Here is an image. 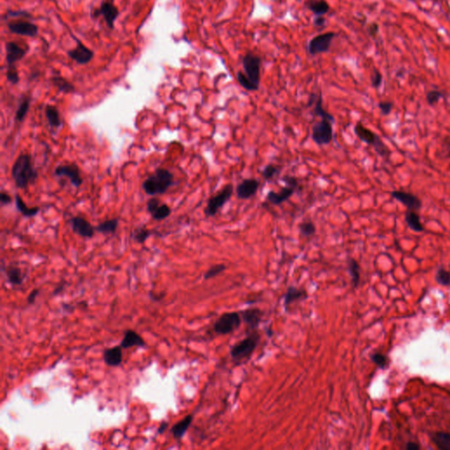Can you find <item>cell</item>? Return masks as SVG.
<instances>
[{
  "label": "cell",
  "instance_id": "6da1fadb",
  "mask_svg": "<svg viewBox=\"0 0 450 450\" xmlns=\"http://www.w3.org/2000/svg\"><path fill=\"white\" fill-rule=\"evenodd\" d=\"M12 177L18 189H26L29 184L35 181L38 173L33 166L30 155L21 154L17 157L12 168Z\"/></svg>",
  "mask_w": 450,
  "mask_h": 450
},
{
  "label": "cell",
  "instance_id": "7a4b0ae2",
  "mask_svg": "<svg viewBox=\"0 0 450 450\" xmlns=\"http://www.w3.org/2000/svg\"><path fill=\"white\" fill-rule=\"evenodd\" d=\"M174 184L173 174L165 168L156 169L153 174L149 176L142 183V189L149 195H156L166 193Z\"/></svg>",
  "mask_w": 450,
  "mask_h": 450
},
{
  "label": "cell",
  "instance_id": "3957f363",
  "mask_svg": "<svg viewBox=\"0 0 450 450\" xmlns=\"http://www.w3.org/2000/svg\"><path fill=\"white\" fill-rule=\"evenodd\" d=\"M260 341V335L253 331L246 338L233 345L230 348L231 358L237 363H241L248 361L253 355Z\"/></svg>",
  "mask_w": 450,
  "mask_h": 450
},
{
  "label": "cell",
  "instance_id": "277c9868",
  "mask_svg": "<svg viewBox=\"0 0 450 450\" xmlns=\"http://www.w3.org/2000/svg\"><path fill=\"white\" fill-rule=\"evenodd\" d=\"M354 133L361 141L368 145H371L379 156L383 158H389L391 156V150L381 140V138L375 132H373L372 130L363 126L361 122H358L355 125Z\"/></svg>",
  "mask_w": 450,
  "mask_h": 450
},
{
  "label": "cell",
  "instance_id": "5b68a950",
  "mask_svg": "<svg viewBox=\"0 0 450 450\" xmlns=\"http://www.w3.org/2000/svg\"><path fill=\"white\" fill-rule=\"evenodd\" d=\"M234 192V188L232 184L226 185L225 188L221 189L216 195H213L208 199L207 206L204 209V214L207 217H213L216 216L217 212L230 201Z\"/></svg>",
  "mask_w": 450,
  "mask_h": 450
},
{
  "label": "cell",
  "instance_id": "8992f818",
  "mask_svg": "<svg viewBox=\"0 0 450 450\" xmlns=\"http://www.w3.org/2000/svg\"><path fill=\"white\" fill-rule=\"evenodd\" d=\"M242 323L241 314L236 312L224 313L214 325V331L218 335H227L239 329Z\"/></svg>",
  "mask_w": 450,
  "mask_h": 450
},
{
  "label": "cell",
  "instance_id": "52a82bcc",
  "mask_svg": "<svg viewBox=\"0 0 450 450\" xmlns=\"http://www.w3.org/2000/svg\"><path fill=\"white\" fill-rule=\"evenodd\" d=\"M333 122L327 119H322L312 126V138L317 145H327L333 140Z\"/></svg>",
  "mask_w": 450,
  "mask_h": 450
},
{
  "label": "cell",
  "instance_id": "ba28073f",
  "mask_svg": "<svg viewBox=\"0 0 450 450\" xmlns=\"http://www.w3.org/2000/svg\"><path fill=\"white\" fill-rule=\"evenodd\" d=\"M243 67L245 75L253 84L260 87V58L249 53L243 58Z\"/></svg>",
  "mask_w": 450,
  "mask_h": 450
},
{
  "label": "cell",
  "instance_id": "9c48e42d",
  "mask_svg": "<svg viewBox=\"0 0 450 450\" xmlns=\"http://www.w3.org/2000/svg\"><path fill=\"white\" fill-rule=\"evenodd\" d=\"M93 14L103 16L107 27L114 29L115 20L119 17V9L115 5V0H102L100 9L96 10Z\"/></svg>",
  "mask_w": 450,
  "mask_h": 450
},
{
  "label": "cell",
  "instance_id": "30bf717a",
  "mask_svg": "<svg viewBox=\"0 0 450 450\" xmlns=\"http://www.w3.org/2000/svg\"><path fill=\"white\" fill-rule=\"evenodd\" d=\"M335 37V34L332 32L325 33L313 37L309 43V52L312 55H317L329 51L331 41Z\"/></svg>",
  "mask_w": 450,
  "mask_h": 450
},
{
  "label": "cell",
  "instance_id": "8fae6325",
  "mask_svg": "<svg viewBox=\"0 0 450 450\" xmlns=\"http://www.w3.org/2000/svg\"><path fill=\"white\" fill-rule=\"evenodd\" d=\"M55 175L57 177H67L75 188H79L83 184L80 170L75 164L57 166L55 169Z\"/></svg>",
  "mask_w": 450,
  "mask_h": 450
},
{
  "label": "cell",
  "instance_id": "7c38bea8",
  "mask_svg": "<svg viewBox=\"0 0 450 450\" xmlns=\"http://www.w3.org/2000/svg\"><path fill=\"white\" fill-rule=\"evenodd\" d=\"M391 196L396 199L398 202L402 203L404 207L407 208L408 210L417 211L422 206L421 201L414 193L402 191V190H396V191L391 192Z\"/></svg>",
  "mask_w": 450,
  "mask_h": 450
},
{
  "label": "cell",
  "instance_id": "4fadbf2b",
  "mask_svg": "<svg viewBox=\"0 0 450 450\" xmlns=\"http://www.w3.org/2000/svg\"><path fill=\"white\" fill-rule=\"evenodd\" d=\"M5 51H6L7 66H12V65H15L16 62L22 59L24 56L27 55L28 47L26 45L23 46L16 42H6Z\"/></svg>",
  "mask_w": 450,
  "mask_h": 450
},
{
  "label": "cell",
  "instance_id": "5bb4252c",
  "mask_svg": "<svg viewBox=\"0 0 450 450\" xmlns=\"http://www.w3.org/2000/svg\"><path fill=\"white\" fill-rule=\"evenodd\" d=\"M69 225L71 226V230H73L74 233H76L80 237L91 239L94 235L95 227H92V225L87 220H86L84 217H81V216L72 217L69 220Z\"/></svg>",
  "mask_w": 450,
  "mask_h": 450
},
{
  "label": "cell",
  "instance_id": "9a60e30c",
  "mask_svg": "<svg viewBox=\"0 0 450 450\" xmlns=\"http://www.w3.org/2000/svg\"><path fill=\"white\" fill-rule=\"evenodd\" d=\"M147 210L152 215V218L156 221L164 220L170 216L172 213L171 208L166 203H162L156 198L149 200L147 202Z\"/></svg>",
  "mask_w": 450,
  "mask_h": 450
},
{
  "label": "cell",
  "instance_id": "2e32d148",
  "mask_svg": "<svg viewBox=\"0 0 450 450\" xmlns=\"http://www.w3.org/2000/svg\"><path fill=\"white\" fill-rule=\"evenodd\" d=\"M8 28L10 31L18 35L24 36L35 37L38 34V28L35 24L31 23L29 21L25 20H13L8 23Z\"/></svg>",
  "mask_w": 450,
  "mask_h": 450
},
{
  "label": "cell",
  "instance_id": "e0dca14e",
  "mask_svg": "<svg viewBox=\"0 0 450 450\" xmlns=\"http://www.w3.org/2000/svg\"><path fill=\"white\" fill-rule=\"evenodd\" d=\"M260 188V181L256 179H245L238 185L236 189L237 197L239 200H248L254 196Z\"/></svg>",
  "mask_w": 450,
  "mask_h": 450
},
{
  "label": "cell",
  "instance_id": "ac0fdd59",
  "mask_svg": "<svg viewBox=\"0 0 450 450\" xmlns=\"http://www.w3.org/2000/svg\"><path fill=\"white\" fill-rule=\"evenodd\" d=\"M76 41H77V46L74 50L68 52V55L79 65H87L92 59L94 53L90 49H88L86 45H84L80 41L78 40H76Z\"/></svg>",
  "mask_w": 450,
  "mask_h": 450
},
{
  "label": "cell",
  "instance_id": "d6986e66",
  "mask_svg": "<svg viewBox=\"0 0 450 450\" xmlns=\"http://www.w3.org/2000/svg\"><path fill=\"white\" fill-rule=\"evenodd\" d=\"M264 312L260 309H246L241 312V317L243 323L248 326L251 331H255L259 325L260 324Z\"/></svg>",
  "mask_w": 450,
  "mask_h": 450
},
{
  "label": "cell",
  "instance_id": "ffe728a7",
  "mask_svg": "<svg viewBox=\"0 0 450 450\" xmlns=\"http://www.w3.org/2000/svg\"><path fill=\"white\" fill-rule=\"evenodd\" d=\"M294 192L295 189L286 186V188H283L280 192L269 191L266 196V200L273 205L278 206L290 200V198L294 195Z\"/></svg>",
  "mask_w": 450,
  "mask_h": 450
},
{
  "label": "cell",
  "instance_id": "44dd1931",
  "mask_svg": "<svg viewBox=\"0 0 450 450\" xmlns=\"http://www.w3.org/2000/svg\"><path fill=\"white\" fill-rule=\"evenodd\" d=\"M307 291L303 289H300V288H296V287H290L286 294H285L284 297V306L286 310L288 311L289 308H290V305H292L293 303H296V302H300V301H303L304 299L307 298Z\"/></svg>",
  "mask_w": 450,
  "mask_h": 450
},
{
  "label": "cell",
  "instance_id": "7402d4cb",
  "mask_svg": "<svg viewBox=\"0 0 450 450\" xmlns=\"http://www.w3.org/2000/svg\"><path fill=\"white\" fill-rule=\"evenodd\" d=\"M104 361L111 367L119 366L122 363V347L121 346L104 351Z\"/></svg>",
  "mask_w": 450,
  "mask_h": 450
},
{
  "label": "cell",
  "instance_id": "603a6c76",
  "mask_svg": "<svg viewBox=\"0 0 450 450\" xmlns=\"http://www.w3.org/2000/svg\"><path fill=\"white\" fill-rule=\"evenodd\" d=\"M120 346L122 348H129L132 346H145V341L136 331L128 330L125 331L124 337Z\"/></svg>",
  "mask_w": 450,
  "mask_h": 450
},
{
  "label": "cell",
  "instance_id": "cb8c5ba5",
  "mask_svg": "<svg viewBox=\"0 0 450 450\" xmlns=\"http://www.w3.org/2000/svg\"><path fill=\"white\" fill-rule=\"evenodd\" d=\"M193 415H188L186 418H184L182 420H180L179 423L175 424L174 426L172 427L171 432L175 439L179 440L185 435L190 425L193 422Z\"/></svg>",
  "mask_w": 450,
  "mask_h": 450
},
{
  "label": "cell",
  "instance_id": "d4e9b609",
  "mask_svg": "<svg viewBox=\"0 0 450 450\" xmlns=\"http://www.w3.org/2000/svg\"><path fill=\"white\" fill-rule=\"evenodd\" d=\"M404 220L410 230H414L415 232H422L425 230L420 222V217L415 210H408L406 212Z\"/></svg>",
  "mask_w": 450,
  "mask_h": 450
},
{
  "label": "cell",
  "instance_id": "484cf974",
  "mask_svg": "<svg viewBox=\"0 0 450 450\" xmlns=\"http://www.w3.org/2000/svg\"><path fill=\"white\" fill-rule=\"evenodd\" d=\"M45 114H46V118L49 121V124L51 128L58 129L62 126L63 123H62V119L60 117L59 111L55 106L48 105L46 106Z\"/></svg>",
  "mask_w": 450,
  "mask_h": 450
},
{
  "label": "cell",
  "instance_id": "4316f807",
  "mask_svg": "<svg viewBox=\"0 0 450 450\" xmlns=\"http://www.w3.org/2000/svg\"><path fill=\"white\" fill-rule=\"evenodd\" d=\"M15 204H16V208L18 211L22 214V216H26V217L35 216L40 211V208L38 207L28 208L25 204L22 198L20 197L18 194L15 195Z\"/></svg>",
  "mask_w": 450,
  "mask_h": 450
},
{
  "label": "cell",
  "instance_id": "83f0119b",
  "mask_svg": "<svg viewBox=\"0 0 450 450\" xmlns=\"http://www.w3.org/2000/svg\"><path fill=\"white\" fill-rule=\"evenodd\" d=\"M119 225V219H110V220L104 221L95 227V230L101 232L102 234H114L117 227Z\"/></svg>",
  "mask_w": 450,
  "mask_h": 450
},
{
  "label": "cell",
  "instance_id": "f1b7e54d",
  "mask_svg": "<svg viewBox=\"0 0 450 450\" xmlns=\"http://www.w3.org/2000/svg\"><path fill=\"white\" fill-rule=\"evenodd\" d=\"M6 277L10 284L15 286H19L23 282V277L21 270L16 267H9L6 269Z\"/></svg>",
  "mask_w": 450,
  "mask_h": 450
},
{
  "label": "cell",
  "instance_id": "f546056e",
  "mask_svg": "<svg viewBox=\"0 0 450 450\" xmlns=\"http://www.w3.org/2000/svg\"><path fill=\"white\" fill-rule=\"evenodd\" d=\"M307 6L317 16H323L329 11V5L325 0H312Z\"/></svg>",
  "mask_w": 450,
  "mask_h": 450
},
{
  "label": "cell",
  "instance_id": "4dcf8cb0",
  "mask_svg": "<svg viewBox=\"0 0 450 450\" xmlns=\"http://www.w3.org/2000/svg\"><path fill=\"white\" fill-rule=\"evenodd\" d=\"M432 440L440 450H450V433L443 432L435 433L433 434Z\"/></svg>",
  "mask_w": 450,
  "mask_h": 450
},
{
  "label": "cell",
  "instance_id": "1f68e13d",
  "mask_svg": "<svg viewBox=\"0 0 450 450\" xmlns=\"http://www.w3.org/2000/svg\"><path fill=\"white\" fill-rule=\"evenodd\" d=\"M51 82L53 85L58 88L60 92H65V93H70L75 91V88L71 84L68 82L65 78H62L60 76H54L51 78Z\"/></svg>",
  "mask_w": 450,
  "mask_h": 450
},
{
  "label": "cell",
  "instance_id": "d6a6232c",
  "mask_svg": "<svg viewBox=\"0 0 450 450\" xmlns=\"http://www.w3.org/2000/svg\"><path fill=\"white\" fill-rule=\"evenodd\" d=\"M348 272H349L352 282L354 288H356L360 283L361 275H360V265L354 259L350 258L348 260Z\"/></svg>",
  "mask_w": 450,
  "mask_h": 450
},
{
  "label": "cell",
  "instance_id": "836d02e7",
  "mask_svg": "<svg viewBox=\"0 0 450 450\" xmlns=\"http://www.w3.org/2000/svg\"><path fill=\"white\" fill-rule=\"evenodd\" d=\"M313 114L315 115H317L318 117H321L322 119H327L329 121H331L332 122L335 121V119L332 115L328 113L327 111L325 110L324 106H323V98H322L321 94H319L317 98V101H316V105H315V107H314V111H313Z\"/></svg>",
  "mask_w": 450,
  "mask_h": 450
},
{
  "label": "cell",
  "instance_id": "e575fe53",
  "mask_svg": "<svg viewBox=\"0 0 450 450\" xmlns=\"http://www.w3.org/2000/svg\"><path fill=\"white\" fill-rule=\"evenodd\" d=\"M237 79H238V82H239V85L243 88L245 89L246 91H250V92H255V91H258L259 90V86L253 84L250 79H249L248 77L245 75V74L243 73L242 71H239L237 73Z\"/></svg>",
  "mask_w": 450,
  "mask_h": 450
},
{
  "label": "cell",
  "instance_id": "d590c367",
  "mask_svg": "<svg viewBox=\"0 0 450 450\" xmlns=\"http://www.w3.org/2000/svg\"><path fill=\"white\" fill-rule=\"evenodd\" d=\"M300 234L303 237L310 238L312 237L316 233V225L312 221H303L298 226Z\"/></svg>",
  "mask_w": 450,
  "mask_h": 450
},
{
  "label": "cell",
  "instance_id": "8d00e7d4",
  "mask_svg": "<svg viewBox=\"0 0 450 450\" xmlns=\"http://www.w3.org/2000/svg\"><path fill=\"white\" fill-rule=\"evenodd\" d=\"M29 107H30V99L29 98H25L20 102V104H19L18 107V110H17L16 115H15V121L17 122H20L25 119V117H26V115H27L28 110H29Z\"/></svg>",
  "mask_w": 450,
  "mask_h": 450
},
{
  "label": "cell",
  "instance_id": "74e56055",
  "mask_svg": "<svg viewBox=\"0 0 450 450\" xmlns=\"http://www.w3.org/2000/svg\"><path fill=\"white\" fill-rule=\"evenodd\" d=\"M152 234H154V231L147 230L145 228H138L132 233V238L138 243H143Z\"/></svg>",
  "mask_w": 450,
  "mask_h": 450
},
{
  "label": "cell",
  "instance_id": "f35d334b",
  "mask_svg": "<svg viewBox=\"0 0 450 450\" xmlns=\"http://www.w3.org/2000/svg\"><path fill=\"white\" fill-rule=\"evenodd\" d=\"M280 172V167L273 164L267 165L263 170H262L261 174L263 178L266 180H271L274 179L276 176L279 174Z\"/></svg>",
  "mask_w": 450,
  "mask_h": 450
},
{
  "label": "cell",
  "instance_id": "ab89813d",
  "mask_svg": "<svg viewBox=\"0 0 450 450\" xmlns=\"http://www.w3.org/2000/svg\"><path fill=\"white\" fill-rule=\"evenodd\" d=\"M227 269V267L225 264H218L215 265L210 267L205 274H204V280H209L214 277L219 276L222 273H224Z\"/></svg>",
  "mask_w": 450,
  "mask_h": 450
},
{
  "label": "cell",
  "instance_id": "60d3db41",
  "mask_svg": "<svg viewBox=\"0 0 450 450\" xmlns=\"http://www.w3.org/2000/svg\"><path fill=\"white\" fill-rule=\"evenodd\" d=\"M435 279L439 284L442 286L450 285V273L447 271L443 267H440L436 272Z\"/></svg>",
  "mask_w": 450,
  "mask_h": 450
},
{
  "label": "cell",
  "instance_id": "b9f144b4",
  "mask_svg": "<svg viewBox=\"0 0 450 450\" xmlns=\"http://www.w3.org/2000/svg\"><path fill=\"white\" fill-rule=\"evenodd\" d=\"M444 96H445L444 93L441 92V91L432 90V91L427 92L426 99H427V102L428 103V105L433 106V105L437 104L442 98H444Z\"/></svg>",
  "mask_w": 450,
  "mask_h": 450
},
{
  "label": "cell",
  "instance_id": "7bdbcfd3",
  "mask_svg": "<svg viewBox=\"0 0 450 450\" xmlns=\"http://www.w3.org/2000/svg\"><path fill=\"white\" fill-rule=\"evenodd\" d=\"M6 78L9 81L10 83L13 85H16L19 81V77H18L17 68L15 65L12 66H7V71H6Z\"/></svg>",
  "mask_w": 450,
  "mask_h": 450
},
{
  "label": "cell",
  "instance_id": "ee69618b",
  "mask_svg": "<svg viewBox=\"0 0 450 450\" xmlns=\"http://www.w3.org/2000/svg\"><path fill=\"white\" fill-rule=\"evenodd\" d=\"M370 358L372 360L373 363L377 364V366L381 368H385L388 366V358L384 354L375 353V354H371Z\"/></svg>",
  "mask_w": 450,
  "mask_h": 450
},
{
  "label": "cell",
  "instance_id": "f6af8a7d",
  "mask_svg": "<svg viewBox=\"0 0 450 450\" xmlns=\"http://www.w3.org/2000/svg\"><path fill=\"white\" fill-rule=\"evenodd\" d=\"M381 83H382V75L378 69H374L372 76H371V85L373 87L377 89L381 87Z\"/></svg>",
  "mask_w": 450,
  "mask_h": 450
},
{
  "label": "cell",
  "instance_id": "bcb514c9",
  "mask_svg": "<svg viewBox=\"0 0 450 450\" xmlns=\"http://www.w3.org/2000/svg\"><path fill=\"white\" fill-rule=\"evenodd\" d=\"M393 106L394 104L391 101H381L378 104L381 115H385V116L391 114V111L393 109Z\"/></svg>",
  "mask_w": 450,
  "mask_h": 450
},
{
  "label": "cell",
  "instance_id": "7dc6e473",
  "mask_svg": "<svg viewBox=\"0 0 450 450\" xmlns=\"http://www.w3.org/2000/svg\"><path fill=\"white\" fill-rule=\"evenodd\" d=\"M281 180L284 182L287 187H290L292 189H296L298 188L299 181L297 178L294 176H290V175H285L284 177L281 178Z\"/></svg>",
  "mask_w": 450,
  "mask_h": 450
},
{
  "label": "cell",
  "instance_id": "c3c4849f",
  "mask_svg": "<svg viewBox=\"0 0 450 450\" xmlns=\"http://www.w3.org/2000/svg\"><path fill=\"white\" fill-rule=\"evenodd\" d=\"M0 202L2 205H7L12 202V197L9 194L5 192H1L0 193Z\"/></svg>",
  "mask_w": 450,
  "mask_h": 450
},
{
  "label": "cell",
  "instance_id": "681fc988",
  "mask_svg": "<svg viewBox=\"0 0 450 450\" xmlns=\"http://www.w3.org/2000/svg\"><path fill=\"white\" fill-rule=\"evenodd\" d=\"M368 34L370 36L375 37L378 34V31H379V27L377 23H373L368 27Z\"/></svg>",
  "mask_w": 450,
  "mask_h": 450
},
{
  "label": "cell",
  "instance_id": "f907efd6",
  "mask_svg": "<svg viewBox=\"0 0 450 450\" xmlns=\"http://www.w3.org/2000/svg\"><path fill=\"white\" fill-rule=\"evenodd\" d=\"M39 293H40V290H38V289L33 290L32 292L28 295V303H29V304H33V303H35V298H36L37 295L39 294Z\"/></svg>",
  "mask_w": 450,
  "mask_h": 450
},
{
  "label": "cell",
  "instance_id": "816d5d0a",
  "mask_svg": "<svg viewBox=\"0 0 450 450\" xmlns=\"http://www.w3.org/2000/svg\"><path fill=\"white\" fill-rule=\"evenodd\" d=\"M325 23H326V19L323 16H317V18L314 19V25L317 27H322Z\"/></svg>",
  "mask_w": 450,
  "mask_h": 450
},
{
  "label": "cell",
  "instance_id": "f5cc1de1",
  "mask_svg": "<svg viewBox=\"0 0 450 450\" xmlns=\"http://www.w3.org/2000/svg\"><path fill=\"white\" fill-rule=\"evenodd\" d=\"M419 448H420V447H419L417 443H415V442H408V443L406 444V447H405V449L408 450H419Z\"/></svg>",
  "mask_w": 450,
  "mask_h": 450
},
{
  "label": "cell",
  "instance_id": "db71d44e",
  "mask_svg": "<svg viewBox=\"0 0 450 450\" xmlns=\"http://www.w3.org/2000/svg\"><path fill=\"white\" fill-rule=\"evenodd\" d=\"M168 427V423L167 422H162V424L160 425V427H158V431H157V433H163L166 431V428Z\"/></svg>",
  "mask_w": 450,
  "mask_h": 450
},
{
  "label": "cell",
  "instance_id": "11a10c76",
  "mask_svg": "<svg viewBox=\"0 0 450 450\" xmlns=\"http://www.w3.org/2000/svg\"><path fill=\"white\" fill-rule=\"evenodd\" d=\"M64 288H65V285H64V283H62V284H60L59 286H57V287L55 288V291H54V294H59L60 292H61L62 290H64Z\"/></svg>",
  "mask_w": 450,
  "mask_h": 450
},
{
  "label": "cell",
  "instance_id": "9f6ffc18",
  "mask_svg": "<svg viewBox=\"0 0 450 450\" xmlns=\"http://www.w3.org/2000/svg\"><path fill=\"white\" fill-rule=\"evenodd\" d=\"M449 154H450V142L449 143Z\"/></svg>",
  "mask_w": 450,
  "mask_h": 450
}]
</instances>
